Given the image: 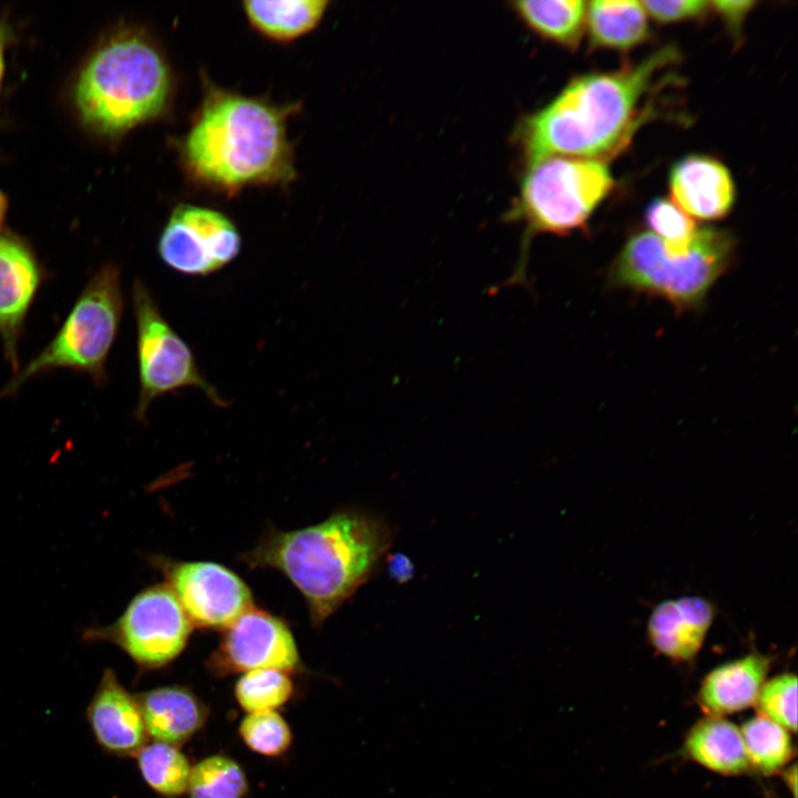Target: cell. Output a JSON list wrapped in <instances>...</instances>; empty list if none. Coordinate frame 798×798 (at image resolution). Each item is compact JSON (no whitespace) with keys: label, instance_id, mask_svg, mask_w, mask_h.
<instances>
[{"label":"cell","instance_id":"obj_1","mask_svg":"<svg viewBox=\"0 0 798 798\" xmlns=\"http://www.w3.org/2000/svg\"><path fill=\"white\" fill-rule=\"evenodd\" d=\"M181 142L196 182L233 195L248 186L285 185L296 177L287 120L297 104L278 105L209 85Z\"/></svg>","mask_w":798,"mask_h":798},{"label":"cell","instance_id":"obj_2","mask_svg":"<svg viewBox=\"0 0 798 798\" xmlns=\"http://www.w3.org/2000/svg\"><path fill=\"white\" fill-rule=\"evenodd\" d=\"M673 47L615 72L573 80L520 124L528 165L549 156L600 158L618 151L637 127L640 103L656 74L676 60Z\"/></svg>","mask_w":798,"mask_h":798},{"label":"cell","instance_id":"obj_3","mask_svg":"<svg viewBox=\"0 0 798 798\" xmlns=\"http://www.w3.org/2000/svg\"><path fill=\"white\" fill-rule=\"evenodd\" d=\"M390 542L380 519L342 511L304 529L268 532L241 561L283 572L319 625L367 581Z\"/></svg>","mask_w":798,"mask_h":798},{"label":"cell","instance_id":"obj_4","mask_svg":"<svg viewBox=\"0 0 798 798\" xmlns=\"http://www.w3.org/2000/svg\"><path fill=\"white\" fill-rule=\"evenodd\" d=\"M172 90L164 54L149 37L131 30L94 52L79 75L74 100L86 125L117 136L162 115Z\"/></svg>","mask_w":798,"mask_h":798},{"label":"cell","instance_id":"obj_5","mask_svg":"<svg viewBox=\"0 0 798 798\" xmlns=\"http://www.w3.org/2000/svg\"><path fill=\"white\" fill-rule=\"evenodd\" d=\"M735 239L726 231L700 228L687 248L667 246L652 232L628 238L608 277L613 286L664 298L675 309L698 308L733 262Z\"/></svg>","mask_w":798,"mask_h":798},{"label":"cell","instance_id":"obj_6","mask_svg":"<svg viewBox=\"0 0 798 798\" xmlns=\"http://www.w3.org/2000/svg\"><path fill=\"white\" fill-rule=\"evenodd\" d=\"M614 186L601 161L549 156L529 165L509 219L524 224L519 260L505 282L525 285L529 242L535 234L563 235L582 228Z\"/></svg>","mask_w":798,"mask_h":798},{"label":"cell","instance_id":"obj_7","mask_svg":"<svg viewBox=\"0 0 798 798\" xmlns=\"http://www.w3.org/2000/svg\"><path fill=\"white\" fill-rule=\"evenodd\" d=\"M123 310L120 268L106 264L91 276L51 341L13 374L0 397H11L29 379L58 369L84 374L96 387L105 385Z\"/></svg>","mask_w":798,"mask_h":798},{"label":"cell","instance_id":"obj_8","mask_svg":"<svg viewBox=\"0 0 798 798\" xmlns=\"http://www.w3.org/2000/svg\"><path fill=\"white\" fill-rule=\"evenodd\" d=\"M132 304L140 382L135 418L143 421L155 399L188 387L201 390L216 407H228L203 377L191 348L164 318L153 295L139 278L132 285Z\"/></svg>","mask_w":798,"mask_h":798},{"label":"cell","instance_id":"obj_9","mask_svg":"<svg viewBox=\"0 0 798 798\" xmlns=\"http://www.w3.org/2000/svg\"><path fill=\"white\" fill-rule=\"evenodd\" d=\"M192 623L166 584L140 592L111 625L88 628L86 640H104L119 645L135 663L161 667L184 649Z\"/></svg>","mask_w":798,"mask_h":798},{"label":"cell","instance_id":"obj_10","mask_svg":"<svg viewBox=\"0 0 798 798\" xmlns=\"http://www.w3.org/2000/svg\"><path fill=\"white\" fill-rule=\"evenodd\" d=\"M241 248L239 232L229 217L193 204L174 207L157 244L163 263L187 276L221 270L239 255Z\"/></svg>","mask_w":798,"mask_h":798},{"label":"cell","instance_id":"obj_11","mask_svg":"<svg viewBox=\"0 0 798 798\" xmlns=\"http://www.w3.org/2000/svg\"><path fill=\"white\" fill-rule=\"evenodd\" d=\"M156 566L191 623L200 627L225 628L253 606L247 585L223 565L156 559Z\"/></svg>","mask_w":798,"mask_h":798},{"label":"cell","instance_id":"obj_12","mask_svg":"<svg viewBox=\"0 0 798 798\" xmlns=\"http://www.w3.org/2000/svg\"><path fill=\"white\" fill-rule=\"evenodd\" d=\"M212 664L223 673L260 668L291 672L299 665V655L287 625L252 606L225 627Z\"/></svg>","mask_w":798,"mask_h":798},{"label":"cell","instance_id":"obj_13","mask_svg":"<svg viewBox=\"0 0 798 798\" xmlns=\"http://www.w3.org/2000/svg\"><path fill=\"white\" fill-rule=\"evenodd\" d=\"M45 278L42 264L25 241L0 234V340L13 374L20 369L19 344L28 314Z\"/></svg>","mask_w":798,"mask_h":798},{"label":"cell","instance_id":"obj_14","mask_svg":"<svg viewBox=\"0 0 798 798\" xmlns=\"http://www.w3.org/2000/svg\"><path fill=\"white\" fill-rule=\"evenodd\" d=\"M714 618L715 607L703 596L666 600L648 616L647 641L658 655L675 663H689L702 649Z\"/></svg>","mask_w":798,"mask_h":798},{"label":"cell","instance_id":"obj_15","mask_svg":"<svg viewBox=\"0 0 798 798\" xmlns=\"http://www.w3.org/2000/svg\"><path fill=\"white\" fill-rule=\"evenodd\" d=\"M675 203L689 217L715 221L725 217L735 201V185L720 162L690 155L677 162L669 174Z\"/></svg>","mask_w":798,"mask_h":798},{"label":"cell","instance_id":"obj_16","mask_svg":"<svg viewBox=\"0 0 798 798\" xmlns=\"http://www.w3.org/2000/svg\"><path fill=\"white\" fill-rule=\"evenodd\" d=\"M770 665L769 656L750 652L713 668L697 692L699 708L706 716L724 718L754 706Z\"/></svg>","mask_w":798,"mask_h":798},{"label":"cell","instance_id":"obj_17","mask_svg":"<svg viewBox=\"0 0 798 798\" xmlns=\"http://www.w3.org/2000/svg\"><path fill=\"white\" fill-rule=\"evenodd\" d=\"M89 720L99 744L109 751L137 753L145 744L147 733L139 703L110 669L90 704Z\"/></svg>","mask_w":798,"mask_h":798},{"label":"cell","instance_id":"obj_18","mask_svg":"<svg viewBox=\"0 0 798 798\" xmlns=\"http://www.w3.org/2000/svg\"><path fill=\"white\" fill-rule=\"evenodd\" d=\"M136 700L146 733L155 741L182 744L198 732L206 719L201 700L182 687L152 689Z\"/></svg>","mask_w":798,"mask_h":798},{"label":"cell","instance_id":"obj_19","mask_svg":"<svg viewBox=\"0 0 798 798\" xmlns=\"http://www.w3.org/2000/svg\"><path fill=\"white\" fill-rule=\"evenodd\" d=\"M683 748L692 761L722 776L750 770L740 728L723 717L706 716L695 723Z\"/></svg>","mask_w":798,"mask_h":798},{"label":"cell","instance_id":"obj_20","mask_svg":"<svg viewBox=\"0 0 798 798\" xmlns=\"http://www.w3.org/2000/svg\"><path fill=\"white\" fill-rule=\"evenodd\" d=\"M593 45L628 50L649 35L647 14L638 1L597 0L586 3V20Z\"/></svg>","mask_w":798,"mask_h":798},{"label":"cell","instance_id":"obj_21","mask_svg":"<svg viewBox=\"0 0 798 798\" xmlns=\"http://www.w3.org/2000/svg\"><path fill=\"white\" fill-rule=\"evenodd\" d=\"M326 0H253L243 2L249 23L263 35L290 41L310 32L320 22Z\"/></svg>","mask_w":798,"mask_h":798},{"label":"cell","instance_id":"obj_22","mask_svg":"<svg viewBox=\"0 0 798 798\" xmlns=\"http://www.w3.org/2000/svg\"><path fill=\"white\" fill-rule=\"evenodd\" d=\"M512 9L534 33L566 48H575L586 20L581 0L515 1Z\"/></svg>","mask_w":798,"mask_h":798},{"label":"cell","instance_id":"obj_23","mask_svg":"<svg viewBox=\"0 0 798 798\" xmlns=\"http://www.w3.org/2000/svg\"><path fill=\"white\" fill-rule=\"evenodd\" d=\"M740 733L749 769L763 776L781 771L794 757L790 732L765 716L758 714L746 720Z\"/></svg>","mask_w":798,"mask_h":798},{"label":"cell","instance_id":"obj_24","mask_svg":"<svg viewBox=\"0 0 798 798\" xmlns=\"http://www.w3.org/2000/svg\"><path fill=\"white\" fill-rule=\"evenodd\" d=\"M136 754L142 777L153 790L166 797L186 791L191 766L174 745L154 741Z\"/></svg>","mask_w":798,"mask_h":798},{"label":"cell","instance_id":"obj_25","mask_svg":"<svg viewBox=\"0 0 798 798\" xmlns=\"http://www.w3.org/2000/svg\"><path fill=\"white\" fill-rule=\"evenodd\" d=\"M186 790L190 798H243L248 784L235 760L215 755L191 767Z\"/></svg>","mask_w":798,"mask_h":798},{"label":"cell","instance_id":"obj_26","mask_svg":"<svg viewBox=\"0 0 798 798\" xmlns=\"http://www.w3.org/2000/svg\"><path fill=\"white\" fill-rule=\"evenodd\" d=\"M293 694V683L286 672L260 668L245 672L237 681L235 696L246 710H274Z\"/></svg>","mask_w":798,"mask_h":798},{"label":"cell","instance_id":"obj_27","mask_svg":"<svg viewBox=\"0 0 798 798\" xmlns=\"http://www.w3.org/2000/svg\"><path fill=\"white\" fill-rule=\"evenodd\" d=\"M238 730L247 747L264 756L282 755L291 743L288 724L275 710L250 712Z\"/></svg>","mask_w":798,"mask_h":798},{"label":"cell","instance_id":"obj_28","mask_svg":"<svg viewBox=\"0 0 798 798\" xmlns=\"http://www.w3.org/2000/svg\"><path fill=\"white\" fill-rule=\"evenodd\" d=\"M755 706L758 714L775 722L790 733L797 728V677L782 673L767 679Z\"/></svg>","mask_w":798,"mask_h":798},{"label":"cell","instance_id":"obj_29","mask_svg":"<svg viewBox=\"0 0 798 798\" xmlns=\"http://www.w3.org/2000/svg\"><path fill=\"white\" fill-rule=\"evenodd\" d=\"M645 217L653 234L672 248H687L697 233L694 221L675 203L665 198L649 203Z\"/></svg>","mask_w":798,"mask_h":798},{"label":"cell","instance_id":"obj_30","mask_svg":"<svg viewBox=\"0 0 798 798\" xmlns=\"http://www.w3.org/2000/svg\"><path fill=\"white\" fill-rule=\"evenodd\" d=\"M646 14L662 23L702 17L709 7L703 0L642 1Z\"/></svg>","mask_w":798,"mask_h":798},{"label":"cell","instance_id":"obj_31","mask_svg":"<svg viewBox=\"0 0 798 798\" xmlns=\"http://www.w3.org/2000/svg\"><path fill=\"white\" fill-rule=\"evenodd\" d=\"M753 1H712L713 7L726 21L732 31L737 33L743 25L744 19L751 10Z\"/></svg>","mask_w":798,"mask_h":798},{"label":"cell","instance_id":"obj_32","mask_svg":"<svg viewBox=\"0 0 798 798\" xmlns=\"http://www.w3.org/2000/svg\"><path fill=\"white\" fill-rule=\"evenodd\" d=\"M390 567L392 575L398 577L400 581L401 577L407 580L412 571V566L409 565V560H407V557H401L400 555L393 557Z\"/></svg>","mask_w":798,"mask_h":798},{"label":"cell","instance_id":"obj_33","mask_svg":"<svg viewBox=\"0 0 798 798\" xmlns=\"http://www.w3.org/2000/svg\"><path fill=\"white\" fill-rule=\"evenodd\" d=\"M781 771H784V780H785L788 789H790V792H791V795H792V798H796V796H797V791H796V788H797V781H796V779H797L796 764H792L791 766L784 768Z\"/></svg>","mask_w":798,"mask_h":798},{"label":"cell","instance_id":"obj_34","mask_svg":"<svg viewBox=\"0 0 798 798\" xmlns=\"http://www.w3.org/2000/svg\"><path fill=\"white\" fill-rule=\"evenodd\" d=\"M7 209H8V202H7L4 194L0 190V229L2 228V225L4 223Z\"/></svg>","mask_w":798,"mask_h":798},{"label":"cell","instance_id":"obj_35","mask_svg":"<svg viewBox=\"0 0 798 798\" xmlns=\"http://www.w3.org/2000/svg\"><path fill=\"white\" fill-rule=\"evenodd\" d=\"M4 61H3V47L0 40V81L3 74Z\"/></svg>","mask_w":798,"mask_h":798}]
</instances>
